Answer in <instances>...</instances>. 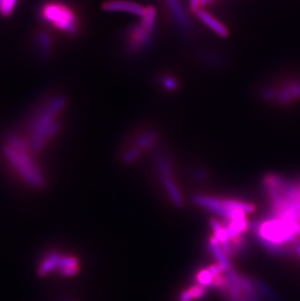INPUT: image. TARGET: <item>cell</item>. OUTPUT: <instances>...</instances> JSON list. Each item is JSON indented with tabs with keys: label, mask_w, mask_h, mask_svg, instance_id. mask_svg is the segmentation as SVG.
<instances>
[{
	"label": "cell",
	"mask_w": 300,
	"mask_h": 301,
	"mask_svg": "<svg viewBox=\"0 0 300 301\" xmlns=\"http://www.w3.org/2000/svg\"><path fill=\"white\" fill-rule=\"evenodd\" d=\"M68 100L63 93H50L30 113L21 132L30 148L38 155L54 144L64 127Z\"/></svg>",
	"instance_id": "6da1fadb"
},
{
	"label": "cell",
	"mask_w": 300,
	"mask_h": 301,
	"mask_svg": "<svg viewBox=\"0 0 300 301\" xmlns=\"http://www.w3.org/2000/svg\"><path fill=\"white\" fill-rule=\"evenodd\" d=\"M37 156L21 130L11 131L1 140L0 157L6 167L28 187L42 188L46 177Z\"/></svg>",
	"instance_id": "7a4b0ae2"
},
{
	"label": "cell",
	"mask_w": 300,
	"mask_h": 301,
	"mask_svg": "<svg viewBox=\"0 0 300 301\" xmlns=\"http://www.w3.org/2000/svg\"><path fill=\"white\" fill-rule=\"evenodd\" d=\"M41 27L56 37L78 38L83 31V20L79 11L67 0H44L37 11Z\"/></svg>",
	"instance_id": "3957f363"
},
{
	"label": "cell",
	"mask_w": 300,
	"mask_h": 301,
	"mask_svg": "<svg viewBox=\"0 0 300 301\" xmlns=\"http://www.w3.org/2000/svg\"><path fill=\"white\" fill-rule=\"evenodd\" d=\"M251 226L261 245L270 254L287 257L294 253L293 248L287 244H294L300 237V222L270 216L265 221L253 223Z\"/></svg>",
	"instance_id": "277c9868"
},
{
	"label": "cell",
	"mask_w": 300,
	"mask_h": 301,
	"mask_svg": "<svg viewBox=\"0 0 300 301\" xmlns=\"http://www.w3.org/2000/svg\"><path fill=\"white\" fill-rule=\"evenodd\" d=\"M156 31L157 11L153 6H149L140 22L129 26L122 35V45L126 55L136 58L148 53L153 46Z\"/></svg>",
	"instance_id": "5b68a950"
},
{
	"label": "cell",
	"mask_w": 300,
	"mask_h": 301,
	"mask_svg": "<svg viewBox=\"0 0 300 301\" xmlns=\"http://www.w3.org/2000/svg\"><path fill=\"white\" fill-rule=\"evenodd\" d=\"M192 203L204 208L226 220H246L247 214L254 213L256 208L253 204L233 199H220L207 195H194Z\"/></svg>",
	"instance_id": "8992f818"
},
{
	"label": "cell",
	"mask_w": 300,
	"mask_h": 301,
	"mask_svg": "<svg viewBox=\"0 0 300 301\" xmlns=\"http://www.w3.org/2000/svg\"><path fill=\"white\" fill-rule=\"evenodd\" d=\"M258 94L266 104L288 107L300 99V80L294 78L269 81L260 87Z\"/></svg>",
	"instance_id": "52a82bcc"
},
{
	"label": "cell",
	"mask_w": 300,
	"mask_h": 301,
	"mask_svg": "<svg viewBox=\"0 0 300 301\" xmlns=\"http://www.w3.org/2000/svg\"><path fill=\"white\" fill-rule=\"evenodd\" d=\"M226 283L221 290L227 301H260L256 282L232 269L225 272Z\"/></svg>",
	"instance_id": "ba28073f"
},
{
	"label": "cell",
	"mask_w": 300,
	"mask_h": 301,
	"mask_svg": "<svg viewBox=\"0 0 300 301\" xmlns=\"http://www.w3.org/2000/svg\"><path fill=\"white\" fill-rule=\"evenodd\" d=\"M154 164L161 184L166 190L169 198L176 207L182 208L184 206V198L174 179L173 163L170 156L165 152L158 151L155 154Z\"/></svg>",
	"instance_id": "9c48e42d"
},
{
	"label": "cell",
	"mask_w": 300,
	"mask_h": 301,
	"mask_svg": "<svg viewBox=\"0 0 300 301\" xmlns=\"http://www.w3.org/2000/svg\"><path fill=\"white\" fill-rule=\"evenodd\" d=\"M55 271L65 277L75 276L79 271V261L74 256H66L58 252L49 253L39 263L38 275L45 277Z\"/></svg>",
	"instance_id": "30bf717a"
},
{
	"label": "cell",
	"mask_w": 300,
	"mask_h": 301,
	"mask_svg": "<svg viewBox=\"0 0 300 301\" xmlns=\"http://www.w3.org/2000/svg\"><path fill=\"white\" fill-rule=\"evenodd\" d=\"M161 140L160 132L151 126L138 127L130 132L125 139V142L137 147L144 153L155 150L159 148Z\"/></svg>",
	"instance_id": "8fae6325"
},
{
	"label": "cell",
	"mask_w": 300,
	"mask_h": 301,
	"mask_svg": "<svg viewBox=\"0 0 300 301\" xmlns=\"http://www.w3.org/2000/svg\"><path fill=\"white\" fill-rule=\"evenodd\" d=\"M53 33L47 29L40 27L35 31L32 38V47L34 53L41 61H49L56 51V39Z\"/></svg>",
	"instance_id": "7c38bea8"
},
{
	"label": "cell",
	"mask_w": 300,
	"mask_h": 301,
	"mask_svg": "<svg viewBox=\"0 0 300 301\" xmlns=\"http://www.w3.org/2000/svg\"><path fill=\"white\" fill-rule=\"evenodd\" d=\"M165 2L169 17L176 29L185 36L190 35L192 33V24L181 0H165Z\"/></svg>",
	"instance_id": "4fadbf2b"
},
{
	"label": "cell",
	"mask_w": 300,
	"mask_h": 301,
	"mask_svg": "<svg viewBox=\"0 0 300 301\" xmlns=\"http://www.w3.org/2000/svg\"><path fill=\"white\" fill-rule=\"evenodd\" d=\"M102 8L107 12H124L141 18L145 14L147 7L129 0H108L104 2Z\"/></svg>",
	"instance_id": "5bb4252c"
},
{
	"label": "cell",
	"mask_w": 300,
	"mask_h": 301,
	"mask_svg": "<svg viewBox=\"0 0 300 301\" xmlns=\"http://www.w3.org/2000/svg\"><path fill=\"white\" fill-rule=\"evenodd\" d=\"M194 16L210 31L220 38H225L229 36V31L225 24L214 16L207 9H200Z\"/></svg>",
	"instance_id": "9a60e30c"
},
{
	"label": "cell",
	"mask_w": 300,
	"mask_h": 301,
	"mask_svg": "<svg viewBox=\"0 0 300 301\" xmlns=\"http://www.w3.org/2000/svg\"><path fill=\"white\" fill-rule=\"evenodd\" d=\"M156 84L165 93L174 94L181 88V80L178 76L170 72L160 73L156 77Z\"/></svg>",
	"instance_id": "2e32d148"
},
{
	"label": "cell",
	"mask_w": 300,
	"mask_h": 301,
	"mask_svg": "<svg viewBox=\"0 0 300 301\" xmlns=\"http://www.w3.org/2000/svg\"><path fill=\"white\" fill-rule=\"evenodd\" d=\"M207 247H208V250L211 252V254L216 258L218 263L221 264L225 268V272H227L228 270L231 269L229 257L225 254L220 241L218 240V238L216 236L212 235L209 238Z\"/></svg>",
	"instance_id": "e0dca14e"
},
{
	"label": "cell",
	"mask_w": 300,
	"mask_h": 301,
	"mask_svg": "<svg viewBox=\"0 0 300 301\" xmlns=\"http://www.w3.org/2000/svg\"><path fill=\"white\" fill-rule=\"evenodd\" d=\"M249 227L250 225L247 220H227L225 225L229 240L242 236Z\"/></svg>",
	"instance_id": "ac0fdd59"
},
{
	"label": "cell",
	"mask_w": 300,
	"mask_h": 301,
	"mask_svg": "<svg viewBox=\"0 0 300 301\" xmlns=\"http://www.w3.org/2000/svg\"><path fill=\"white\" fill-rule=\"evenodd\" d=\"M207 293V288L196 284L187 290H185L180 295V301H191L194 300H199L203 298Z\"/></svg>",
	"instance_id": "d6986e66"
},
{
	"label": "cell",
	"mask_w": 300,
	"mask_h": 301,
	"mask_svg": "<svg viewBox=\"0 0 300 301\" xmlns=\"http://www.w3.org/2000/svg\"><path fill=\"white\" fill-rule=\"evenodd\" d=\"M210 226L213 229L214 232V236H216L218 238V240L220 241L221 244H225L229 242V238L227 235V232L225 230V226L223 224H221L218 220L216 219H212L210 221Z\"/></svg>",
	"instance_id": "ffe728a7"
},
{
	"label": "cell",
	"mask_w": 300,
	"mask_h": 301,
	"mask_svg": "<svg viewBox=\"0 0 300 301\" xmlns=\"http://www.w3.org/2000/svg\"><path fill=\"white\" fill-rule=\"evenodd\" d=\"M20 0H0V17L10 18L19 5Z\"/></svg>",
	"instance_id": "44dd1931"
},
{
	"label": "cell",
	"mask_w": 300,
	"mask_h": 301,
	"mask_svg": "<svg viewBox=\"0 0 300 301\" xmlns=\"http://www.w3.org/2000/svg\"><path fill=\"white\" fill-rule=\"evenodd\" d=\"M195 280H196L197 284H199L205 288H209V287H213L214 276L212 275V273L209 271L208 268H204V269H200L196 273Z\"/></svg>",
	"instance_id": "7402d4cb"
},
{
	"label": "cell",
	"mask_w": 300,
	"mask_h": 301,
	"mask_svg": "<svg viewBox=\"0 0 300 301\" xmlns=\"http://www.w3.org/2000/svg\"><path fill=\"white\" fill-rule=\"evenodd\" d=\"M201 8V0H189V10L194 15Z\"/></svg>",
	"instance_id": "603a6c76"
},
{
	"label": "cell",
	"mask_w": 300,
	"mask_h": 301,
	"mask_svg": "<svg viewBox=\"0 0 300 301\" xmlns=\"http://www.w3.org/2000/svg\"><path fill=\"white\" fill-rule=\"evenodd\" d=\"M293 250H294V254H296L300 259V242L299 240L293 244Z\"/></svg>",
	"instance_id": "cb8c5ba5"
}]
</instances>
